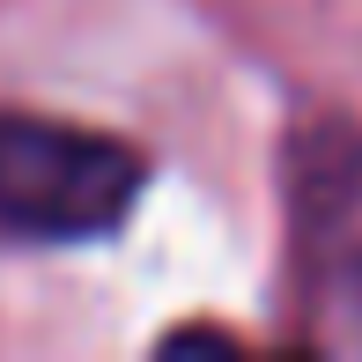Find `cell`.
Returning a JSON list of instances; mask_svg holds the SVG:
<instances>
[{
	"mask_svg": "<svg viewBox=\"0 0 362 362\" xmlns=\"http://www.w3.org/2000/svg\"><path fill=\"white\" fill-rule=\"evenodd\" d=\"M148 185L141 148L37 111H0V229L30 244L111 237Z\"/></svg>",
	"mask_w": 362,
	"mask_h": 362,
	"instance_id": "1",
	"label": "cell"
},
{
	"mask_svg": "<svg viewBox=\"0 0 362 362\" xmlns=\"http://www.w3.org/2000/svg\"><path fill=\"white\" fill-rule=\"evenodd\" d=\"M296 274L325 348H362V126H318L288 163Z\"/></svg>",
	"mask_w": 362,
	"mask_h": 362,
	"instance_id": "2",
	"label": "cell"
}]
</instances>
